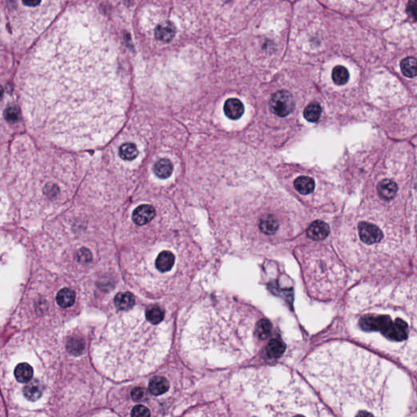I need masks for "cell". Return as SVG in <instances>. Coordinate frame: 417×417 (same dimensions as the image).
<instances>
[{
  "label": "cell",
  "mask_w": 417,
  "mask_h": 417,
  "mask_svg": "<svg viewBox=\"0 0 417 417\" xmlns=\"http://www.w3.org/2000/svg\"><path fill=\"white\" fill-rule=\"evenodd\" d=\"M75 258L79 263L86 264L91 261L92 256L88 250H86V248H82L76 253Z\"/></svg>",
  "instance_id": "obj_31"
},
{
  "label": "cell",
  "mask_w": 417,
  "mask_h": 417,
  "mask_svg": "<svg viewBox=\"0 0 417 417\" xmlns=\"http://www.w3.org/2000/svg\"><path fill=\"white\" fill-rule=\"evenodd\" d=\"M281 218L275 212H264L258 220V229L264 238H274L281 232Z\"/></svg>",
  "instance_id": "obj_8"
},
{
  "label": "cell",
  "mask_w": 417,
  "mask_h": 417,
  "mask_svg": "<svg viewBox=\"0 0 417 417\" xmlns=\"http://www.w3.org/2000/svg\"><path fill=\"white\" fill-rule=\"evenodd\" d=\"M223 110L227 118L232 120H238L244 114L245 107L240 100L231 98L226 101L223 106Z\"/></svg>",
  "instance_id": "obj_12"
},
{
  "label": "cell",
  "mask_w": 417,
  "mask_h": 417,
  "mask_svg": "<svg viewBox=\"0 0 417 417\" xmlns=\"http://www.w3.org/2000/svg\"><path fill=\"white\" fill-rule=\"evenodd\" d=\"M295 103L292 94L287 91H279L273 94L269 102V108L276 115L285 118L294 109Z\"/></svg>",
  "instance_id": "obj_7"
},
{
  "label": "cell",
  "mask_w": 417,
  "mask_h": 417,
  "mask_svg": "<svg viewBox=\"0 0 417 417\" xmlns=\"http://www.w3.org/2000/svg\"><path fill=\"white\" fill-rule=\"evenodd\" d=\"M400 68L406 77L415 78L417 76V60L414 57L403 59L400 63Z\"/></svg>",
  "instance_id": "obj_24"
},
{
  "label": "cell",
  "mask_w": 417,
  "mask_h": 417,
  "mask_svg": "<svg viewBox=\"0 0 417 417\" xmlns=\"http://www.w3.org/2000/svg\"><path fill=\"white\" fill-rule=\"evenodd\" d=\"M56 299L61 309L64 311L70 309L76 302V292L72 288L61 284L57 292Z\"/></svg>",
  "instance_id": "obj_11"
},
{
  "label": "cell",
  "mask_w": 417,
  "mask_h": 417,
  "mask_svg": "<svg viewBox=\"0 0 417 417\" xmlns=\"http://www.w3.org/2000/svg\"><path fill=\"white\" fill-rule=\"evenodd\" d=\"M9 216V202L7 196L0 189V224L5 223Z\"/></svg>",
  "instance_id": "obj_29"
},
{
  "label": "cell",
  "mask_w": 417,
  "mask_h": 417,
  "mask_svg": "<svg viewBox=\"0 0 417 417\" xmlns=\"http://www.w3.org/2000/svg\"><path fill=\"white\" fill-rule=\"evenodd\" d=\"M359 325L364 331L381 332L385 338L394 341L405 340L409 334V325L404 319H393L389 314H365L359 320Z\"/></svg>",
  "instance_id": "obj_6"
},
{
  "label": "cell",
  "mask_w": 417,
  "mask_h": 417,
  "mask_svg": "<svg viewBox=\"0 0 417 417\" xmlns=\"http://www.w3.org/2000/svg\"><path fill=\"white\" fill-rule=\"evenodd\" d=\"M145 391L142 388H135L132 391V398H134V400L139 401L144 396Z\"/></svg>",
  "instance_id": "obj_34"
},
{
  "label": "cell",
  "mask_w": 417,
  "mask_h": 417,
  "mask_svg": "<svg viewBox=\"0 0 417 417\" xmlns=\"http://www.w3.org/2000/svg\"><path fill=\"white\" fill-rule=\"evenodd\" d=\"M149 389L154 395H161L167 392L169 383L163 376H155L149 382Z\"/></svg>",
  "instance_id": "obj_18"
},
{
  "label": "cell",
  "mask_w": 417,
  "mask_h": 417,
  "mask_svg": "<svg viewBox=\"0 0 417 417\" xmlns=\"http://www.w3.org/2000/svg\"><path fill=\"white\" fill-rule=\"evenodd\" d=\"M31 152L17 172V191L25 212L47 214L62 202L63 187L55 154Z\"/></svg>",
  "instance_id": "obj_4"
},
{
  "label": "cell",
  "mask_w": 417,
  "mask_h": 417,
  "mask_svg": "<svg viewBox=\"0 0 417 417\" xmlns=\"http://www.w3.org/2000/svg\"><path fill=\"white\" fill-rule=\"evenodd\" d=\"M175 35V28L171 22H165L159 25L155 30V37L156 39L169 43L171 41Z\"/></svg>",
  "instance_id": "obj_14"
},
{
  "label": "cell",
  "mask_w": 417,
  "mask_h": 417,
  "mask_svg": "<svg viewBox=\"0 0 417 417\" xmlns=\"http://www.w3.org/2000/svg\"><path fill=\"white\" fill-rule=\"evenodd\" d=\"M330 229L327 223L323 221H314L307 229V235L314 240H324L329 235Z\"/></svg>",
  "instance_id": "obj_13"
},
{
  "label": "cell",
  "mask_w": 417,
  "mask_h": 417,
  "mask_svg": "<svg viewBox=\"0 0 417 417\" xmlns=\"http://www.w3.org/2000/svg\"><path fill=\"white\" fill-rule=\"evenodd\" d=\"M156 215V211L150 205H142L137 207L132 213V218L137 225H145L150 223Z\"/></svg>",
  "instance_id": "obj_10"
},
{
  "label": "cell",
  "mask_w": 417,
  "mask_h": 417,
  "mask_svg": "<svg viewBox=\"0 0 417 417\" xmlns=\"http://www.w3.org/2000/svg\"><path fill=\"white\" fill-rule=\"evenodd\" d=\"M175 255L170 251H162L160 253L156 260V267L162 273L172 269L175 264Z\"/></svg>",
  "instance_id": "obj_15"
},
{
  "label": "cell",
  "mask_w": 417,
  "mask_h": 417,
  "mask_svg": "<svg viewBox=\"0 0 417 417\" xmlns=\"http://www.w3.org/2000/svg\"><path fill=\"white\" fill-rule=\"evenodd\" d=\"M295 189L302 195L311 194L314 189V181L308 176H300L294 181Z\"/></svg>",
  "instance_id": "obj_17"
},
{
  "label": "cell",
  "mask_w": 417,
  "mask_h": 417,
  "mask_svg": "<svg viewBox=\"0 0 417 417\" xmlns=\"http://www.w3.org/2000/svg\"><path fill=\"white\" fill-rule=\"evenodd\" d=\"M321 106L318 102H312L304 109V118L310 123H316L321 116Z\"/></svg>",
  "instance_id": "obj_21"
},
{
  "label": "cell",
  "mask_w": 417,
  "mask_h": 417,
  "mask_svg": "<svg viewBox=\"0 0 417 417\" xmlns=\"http://www.w3.org/2000/svg\"><path fill=\"white\" fill-rule=\"evenodd\" d=\"M150 416L149 409L143 405L135 406L131 412V417H150Z\"/></svg>",
  "instance_id": "obj_33"
},
{
  "label": "cell",
  "mask_w": 417,
  "mask_h": 417,
  "mask_svg": "<svg viewBox=\"0 0 417 417\" xmlns=\"http://www.w3.org/2000/svg\"><path fill=\"white\" fill-rule=\"evenodd\" d=\"M332 78L336 85L342 86L347 83L350 79V74L346 68L341 65H338L333 70Z\"/></svg>",
  "instance_id": "obj_23"
},
{
  "label": "cell",
  "mask_w": 417,
  "mask_h": 417,
  "mask_svg": "<svg viewBox=\"0 0 417 417\" xmlns=\"http://www.w3.org/2000/svg\"><path fill=\"white\" fill-rule=\"evenodd\" d=\"M32 131L58 146H102L123 127L129 88L115 43L91 7L70 8L32 51L21 83Z\"/></svg>",
  "instance_id": "obj_1"
},
{
  "label": "cell",
  "mask_w": 417,
  "mask_h": 417,
  "mask_svg": "<svg viewBox=\"0 0 417 417\" xmlns=\"http://www.w3.org/2000/svg\"><path fill=\"white\" fill-rule=\"evenodd\" d=\"M154 173L160 179H167L172 175V162L168 159L163 158L156 161L154 168Z\"/></svg>",
  "instance_id": "obj_19"
},
{
  "label": "cell",
  "mask_w": 417,
  "mask_h": 417,
  "mask_svg": "<svg viewBox=\"0 0 417 417\" xmlns=\"http://www.w3.org/2000/svg\"><path fill=\"white\" fill-rule=\"evenodd\" d=\"M271 324L268 320H266V319H261V321L258 323L256 327V330H255V334H256L257 337L259 338V339H261V340H263V339H266L270 334H271Z\"/></svg>",
  "instance_id": "obj_30"
},
{
  "label": "cell",
  "mask_w": 417,
  "mask_h": 417,
  "mask_svg": "<svg viewBox=\"0 0 417 417\" xmlns=\"http://www.w3.org/2000/svg\"><path fill=\"white\" fill-rule=\"evenodd\" d=\"M376 189L379 198L384 202H391L395 199L396 196L398 195V184L393 180L389 179L381 180Z\"/></svg>",
  "instance_id": "obj_9"
},
{
  "label": "cell",
  "mask_w": 417,
  "mask_h": 417,
  "mask_svg": "<svg viewBox=\"0 0 417 417\" xmlns=\"http://www.w3.org/2000/svg\"><path fill=\"white\" fill-rule=\"evenodd\" d=\"M114 302L118 309L123 310V311L129 310L134 306V296L130 292H120L116 296Z\"/></svg>",
  "instance_id": "obj_22"
},
{
  "label": "cell",
  "mask_w": 417,
  "mask_h": 417,
  "mask_svg": "<svg viewBox=\"0 0 417 417\" xmlns=\"http://www.w3.org/2000/svg\"><path fill=\"white\" fill-rule=\"evenodd\" d=\"M2 95H3V89L0 86V99L2 98Z\"/></svg>",
  "instance_id": "obj_36"
},
{
  "label": "cell",
  "mask_w": 417,
  "mask_h": 417,
  "mask_svg": "<svg viewBox=\"0 0 417 417\" xmlns=\"http://www.w3.org/2000/svg\"><path fill=\"white\" fill-rule=\"evenodd\" d=\"M139 154V150L137 149L136 145L133 143H127L120 147L119 149V156L121 158L125 161H132L134 160Z\"/></svg>",
  "instance_id": "obj_25"
},
{
  "label": "cell",
  "mask_w": 417,
  "mask_h": 417,
  "mask_svg": "<svg viewBox=\"0 0 417 417\" xmlns=\"http://www.w3.org/2000/svg\"><path fill=\"white\" fill-rule=\"evenodd\" d=\"M286 350V345L280 339H273L267 345V355L269 357L277 358Z\"/></svg>",
  "instance_id": "obj_27"
},
{
  "label": "cell",
  "mask_w": 417,
  "mask_h": 417,
  "mask_svg": "<svg viewBox=\"0 0 417 417\" xmlns=\"http://www.w3.org/2000/svg\"><path fill=\"white\" fill-rule=\"evenodd\" d=\"M43 386L39 381H34L32 383L26 386L24 390V395L29 401H36L43 394Z\"/></svg>",
  "instance_id": "obj_20"
},
{
  "label": "cell",
  "mask_w": 417,
  "mask_h": 417,
  "mask_svg": "<svg viewBox=\"0 0 417 417\" xmlns=\"http://www.w3.org/2000/svg\"><path fill=\"white\" fill-rule=\"evenodd\" d=\"M85 347V343H84L83 339L79 338V337H72L69 339L67 342V350L70 354L73 355H78L80 353L82 352Z\"/></svg>",
  "instance_id": "obj_28"
},
{
  "label": "cell",
  "mask_w": 417,
  "mask_h": 417,
  "mask_svg": "<svg viewBox=\"0 0 417 417\" xmlns=\"http://www.w3.org/2000/svg\"><path fill=\"white\" fill-rule=\"evenodd\" d=\"M145 315L148 321L152 324H157L163 320L165 313L163 310L158 306H152L147 309Z\"/></svg>",
  "instance_id": "obj_26"
},
{
  "label": "cell",
  "mask_w": 417,
  "mask_h": 417,
  "mask_svg": "<svg viewBox=\"0 0 417 417\" xmlns=\"http://www.w3.org/2000/svg\"><path fill=\"white\" fill-rule=\"evenodd\" d=\"M15 378L20 383H27L31 381L34 376V369L31 365L27 363H22L17 365L14 371Z\"/></svg>",
  "instance_id": "obj_16"
},
{
  "label": "cell",
  "mask_w": 417,
  "mask_h": 417,
  "mask_svg": "<svg viewBox=\"0 0 417 417\" xmlns=\"http://www.w3.org/2000/svg\"><path fill=\"white\" fill-rule=\"evenodd\" d=\"M23 251L12 236L0 235V322L7 317L22 286Z\"/></svg>",
  "instance_id": "obj_5"
},
{
  "label": "cell",
  "mask_w": 417,
  "mask_h": 417,
  "mask_svg": "<svg viewBox=\"0 0 417 417\" xmlns=\"http://www.w3.org/2000/svg\"><path fill=\"white\" fill-rule=\"evenodd\" d=\"M116 417V416L112 415V414H108V413H104V414H99V415L95 416V417Z\"/></svg>",
  "instance_id": "obj_35"
},
{
  "label": "cell",
  "mask_w": 417,
  "mask_h": 417,
  "mask_svg": "<svg viewBox=\"0 0 417 417\" xmlns=\"http://www.w3.org/2000/svg\"><path fill=\"white\" fill-rule=\"evenodd\" d=\"M350 354L324 351L312 360L311 372L318 388L338 404L357 402L359 406L382 409L383 390L381 364L377 358L362 350Z\"/></svg>",
  "instance_id": "obj_2"
},
{
  "label": "cell",
  "mask_w": 417,
  "mask_h": 417,
  "mask_svg": "<svg viewBox=\"0 0 417 417\" xmlns=\"http://www.w3.org/2000/svg\"><path fill=\"white\" fill-rule=\"evenodd\" d=\"M4 117L6 120L9 123H16L19 120V112L14 107L7 108L4 112Z\"/></svg>",
  "instance_id": "obj_32"
},
{
  "label": "cell",
  "mask_w": 417,
  "mask_h": 417,
  "mask_svg": "<svg viewBox=\"0 0 417 417\" xmlns=\"http://www.w3.org/2000/svg\"><path fill=\"white\" fill-rule=\"evenodd\" d=\"M162 355L154 336L138 332L107 339L97 352V361L106 375L122 380L149 372L161 363Z\"/></svg>",
  "instance_id": "obj_3"
}]
</instances>
